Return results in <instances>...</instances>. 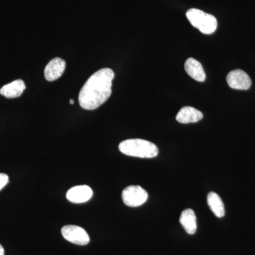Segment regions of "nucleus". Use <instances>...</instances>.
<instances>
[{"label": "nucleus", "mask_w": 255, "mask_h": 255, "mask_svg": "<svg viewBox=\"0 0 255 255\" xmlns=\"http://www.w3.org/2000/svg\"><path fill=\"white\" fill-rule=\"evenodd\" d=\"M114 73L110 68L96 72L87 80L79 94V103L82 109L95 110L105 103L112 95Z\"/></svg>", "instance_id": "f257e3e1"}, {"label": "nucleus", "mask_w": 255, "mask_h": 255, "mask_svg": "<svg viewBox=\"0 0 255 255\" xmlns=\"http://www.w3.org/2000/svg\"><path fill=\"white\" fill-rule=\"evenodd\" d=\"M119 149L124 155L140 158H153L158 155L155 144L143 139H128L119 144Z\"/></svg>", "instance_id": "f03ea898"}, {"label": "nucleus", "mask_w": 255, "mask_h": 255, "mask_svg": "<svg viewBox=\"0 0 255 255\" xmlns=\"http://www.w3.org/2000/svg\"><path fill=\"white\" fill-rule=\"evenodd\" d=\"M186 15L191 24L204 34H211L217 28L218 22L216 17L200 9H189Z\"/></svg>", "instance_id": "7ed1b4c3"}, {"label": "nucleus", "mask_w": 255, "mask_h": 255, "mask_svg": "<svg viewBox=\"0 0 255 255\" xmlns=\"http://www.w3.org/2000/svg\"><path fill=\"white\" fill-rule=\"evenodd\" d=\"M148 198V194L140 186H129L124 189L122 199L124 204L129 207H138L145 204Z\"/></svg>", "instance_id": "20e7f679"}, {"label": "nucleus", "mask_w": 255, "mask_h": 255, "mask_svg": "<svg viewBox=\"0 0 255 255\" xmlns=\"http://www.w3.org/2000/svg\"><path fill=\"white\" fill-rule=\"evenodd\" d=\"M61 233L67 241L78 246H86L90 241L88 233L84 228L74 225H68L62 228Z\"/></svg>", "instance_id": "39448f33"}, {"label": "nucleus", "mask_w": 255, "mask_h": 255, "mask_svg": "<svg viewBox=\"0 0 255 255\" xmlns=\"http://www.w3.org/2000/svg\"><path fill=\"white\" fill-rule=\"evenodd\" d=\"M226 81L230 87L238 90H248L252 85L249 75L242 70L230 72L226 78Z\"/></svg>", "instance_id": "423d86ee"}, {"label": "nucleus", "mask_w": 255, "mask_h": 255, "mask_svg": "<svg viewBox=\"0 0 255 255\" xmlns=\"http://www.w3.org/2000/svg\"><path fill=\"white\" fill-rule=\"evenodd\" d=\"M93 196V191L87 185L72 187L66 194L67 199L73 204H83L90 201Z\"/></svg>", "instance_id": "0eeeda50"}, {"label": "nucleus", "mask_w": 255, "mask_h": 255, "mask_svg": "<svg viewBox=\"0 0 255 255\" xmlns=\"http://www.w3.org/2000/svg\"><path fill=\"white\" fill-rule=\"evenodd\" d=\"M66 68L65 60L60 58H53L46 65L44 76L48 81L53 82L58 80L63 75Z\"/></svg>", "instance_id": "6e6552de"}, {"label": "nucleus", "mask_w": 255, "mask_h": 255, "mask_svg": "<svg viewBox=\"0 0 255 255\" xmlns=\"http://www.w3.org/2000/svg\"><path fill=\"white\" fill-rule=\"evenodd\" d=\"M203 114L194 107H184L178 112L176 119L179 123H196L203 119Z\"/></svg>", "instance_id": "1a4fd4ad"}, {"label": "nucleus", "mask_w": 255, "mask_h": 255, "mask_svg": "<svg viewBox=\"0 0 255 255\" xmlns=\"http://www.w3.org/2000/svg\"><path fill=\"white\" fill-rule=\"evenodd\" d=\"M184 68L188 75L196 81H205L206 73L200 62L193 58H189L184 64Z\"/></svg>", "instance_id": "9d476101"}, {"label": "nucleus", "mask_w": 255, "mask_h": 255, "mask_svg": "<svg viewBox=\"0 0 255 255\" xmlns=\"http://www.w3.org/2000/svg\"><path fill=\"white\" fill-rule=\"evenodd\" d=\"M26 89V85L22 80H16L10 82L0 89V95L6 98L14 99L22 95Z\"/></svg>", "instance_id": "9b49d317"}, {"label": "nucleus", "mask_w": 255, "mask_h": 255, "mask_svg": "<svg viewBox=\"0 0 255 255\" xmlns=\"http://www.w3.org/2000/svg\"><path fill=\"white\" fill-rule=\"evenodd\" d=\"M181 224L189 235H194L197 229L195 213L193 210L186 209L181 214L179 219Z\"/></svg>", "instance_id": "f8f14e48"}, {"label": "nucleus", "mask_w": 255, "mask_h": 255, "mask_svg": "<svg viewBox=\"0 0 255 255\" xmlns=\"http://www.w3.org/2000/svg\"><path fill=\"white\" fill-rule=\"evenodd\" d=\"M207 203L210 209L218 218L225 216V207L222 199L216 193L210 192L207 196Z\"/></svg>", "instance_id": "ddd939ff"}, {"label": "nucleus", "mask_w": 255, "mask_h": 255, "mask_svg": "<svg viewBox=\"0 0 255 255\" xmlns=\"http://www.w3.org/2000/svg\"><path fill=\"white\" fill-rule=\"evenodd\" d=\"M9 183V177L6 174L0 173V191Z\"/></svg>", "instance_id": "4468645a"}, {"label": "nucleus", "mask_w": 255, "mask_h": 255, "mask_svg": "<svg viewBox=\"0 0 255 255\" xmlns=\"http://www.w3.org/2000/svg\"><path fill=\"white\" fill-rule=\"evenodd\" d=\"M0 255H4V249L1 244H0Z\"/></svg>", "instance_id": "2eb2a0df"}, {"label": "nucleus", "mask_w": 255, "mask_h": 255, "mask_svg": "<svg viewBox=\"0 0 255 255\" xmlns=\"http://www.w3.org/2000/svg\"><path fill=\"white\" fill-rule=\"evenodd\" d=\"M70 105H73V104H74V100H70Z\"/></svg>", "instance_id": "dca6fc26"}]
</instances>
